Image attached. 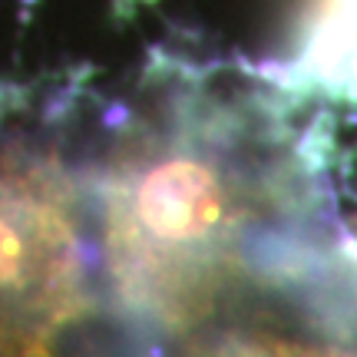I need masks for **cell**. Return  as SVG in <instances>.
Segmentation results:
<instances>
[{"label": "cell", "instance_id": "1", "mask_svg": "<svg viewBox=\"0 0 357 357\" xmlns=\"http://www.w3.org/2000/svg\"><path fill=\"white\" fill-rule=\"evenodd\" d=\"M278 79L166 56L96 119L102 288L132 337L344 258Z\"/></svg>", "mask_w": 357, "mask_h": 357}, {"label": "cell", "instance_id": "2", "mask_svg": "<svg viewBox=\"0 0 357 357\" xmlns=\"http://www.w3.org/2000/svg\"><path fill=\"white\" fill-rule=\"evenodd\" d=\"M93 129L63 89L0 77V305L43 314L113 307L89 189Z\"/></svg>", "mask_w": 357, "mask_h": 357}, {"label": "cell", "instance_id": "3", "mask_svg": "<svg viewBox=\"0 0 357 357\" xmlns=\"http://www.w3.org/2000/svg\"><path fill=\"white\" fill-rule=\"evenodd\" d=\"M136 357H357V258L238 294L176 331L136 337Z\"/></svg>", "mask_w": 357, "mask_h": 357}, {"label": "cell", "instance_id": "4", "mask_svg": "<svg viewBox=\"0 0 357 357\" xmlns=\"http://www.w3.org/2000/svg\"><path fill=\"white\" fill-rule=\"evenodd\" d=\"M281 86L357 96V0H307Z\"/></svg>", "mask_w": 357, "mask_h": 357}]
</instances>
